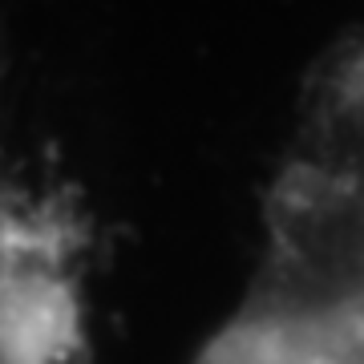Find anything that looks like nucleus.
<instances>
[{"instance_id":"obj_2","label":"nucleus","mask_w":364,"mask_h":364,"mask_svg":"<svg viewBox=\"0 0 364 364\" xmlns=\"http://www.w3.org/2000/svg\"><path fill=\"white\" fill-rule=\"evenodd\" d=\"M85 348V231L21 174L0 117V364H77Z\"/></svg>"},{"instance_id":"obj_1","label":"nucleus","mask_w":364,"mask_h":364,"mask_svg":"<svg viewBox=\"0 0 364 364\" xmlns=\"http://www.w3.org/2000/svg\"><path fill=\"white\" fill-rule=\"evenodd\" d=\"M191 364H364V41L312 81L247 287Z\"/></svg>"}]
</instances>
